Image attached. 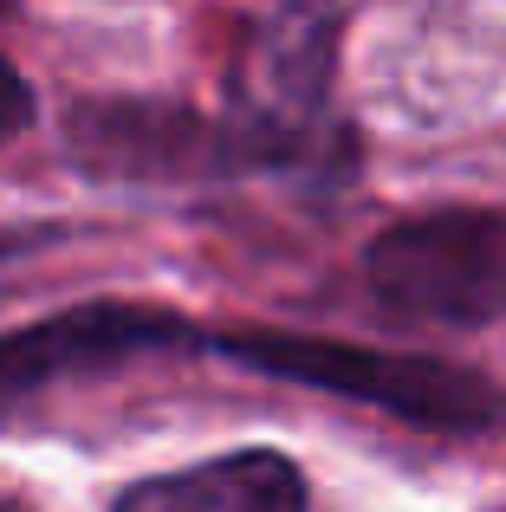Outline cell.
<instances>
[{"label":"cell","instance_id":"5","mask_svg":"<svg viewBox=\"0 0 506 512\" xmlns=\"http://www.w3.org/2000/svg\"><path fill=\"white\" fill-rule=\"evenodd\" d=\"M72 150L85 169L124 175V182H208L234 175L221 117L176 111V104H85L72 117Z\"/></svg>","mask_w":506,"mask_h":512},{"label":"cell","instance_id":"2","mask_svg":"<svg viewBox=\"0 0 506 512\" xmlns=\"http://www.w3.org/2000/svg\"><path fill=\"white\" fill-rule=\"evenodd\" d=\"M338 0H260L241 65L228 85L221 137L241 169H299L325 137L331 72H338Z\"/></svg>","mask_w":506,"mask_h":512},{"label":"cell","instance_id":"8","mask_svg":"<svg viewBox=\"0 0 506 512\" xmlns=\"http://www.w3.org/2000/svg\"><path fill=\"white\" fill-rule=\"evenodd\" d=\"M0 7H13V0H0Z\"/></svg>","mask_w":506,"mask_h":512},{"label":"cell","instance_id":"6","mask_svg":"<svg viewBox=\"0 0 506 512\" xmlns=\"http://www.w3.org/2000/svg\"><path fill=\"white\" fill-rule=\"evenodd\" d=\"M111 512H305V474L279 448H234L182 474L137 480Z\"/></svg>","mask_w":506,"mask_h":512},{"label":"cell","instance_id":"4","mask_svg":"<svg viewBox=\"0 0 506 512\" xmlns=\"http://www.w3.org/2000/svg\"><path fill=\"white\" fill-rule=\"evenodd\" d=\"M156 350H195V325L163 305H72V312L0 338V396H33L78 370L156 357Z\"/></svg>","mask_w":506,"mask_h":512},{"label":"cell","instance_id":"3","mask_svg":"<svg viewBox=\"0 0 506 512\" xmlns=\"http://www.w3.org/2000/svg\"><path fill=\"white\" fill-rule=\"evenodd\" d=\"M364 279L396 318L494 325L506 318V208H442L383 227Z\"/></svg>","mask_w":506,"mask_h":512},{"label":"cell","instance_id":"1","mask_svg":"<svg viewBox=\"0 0 506 512\" xmlns=\"http://www.w3.org/2000/svg\"><path fill=\"white\" fill-rule=\"evenodd\" d=\"M195 350H215L253 376H279V383L318 389V396L370 402L396 422L442 428V435H474L506 415L494 383L442 357H403V350L312 338V331H195Z\"/></svg>","mask_w":506,"mask_h":512},{"label":"cell","instance_id":"7","mask_svg":"<svg viewBox=\"0 0 506 512\" xmlns=\"http://www.w3.org/2000/svg\"><path fill=\"white\" fill-rule=\"evenodd\" d=\"M26 124H33V91H26V78L0 59V143H13Z\"/></svg>","mask_w":506,"mask_h":512}]
</instances>
